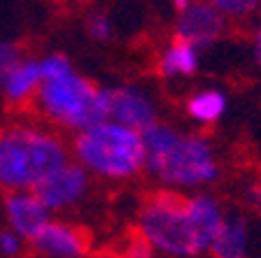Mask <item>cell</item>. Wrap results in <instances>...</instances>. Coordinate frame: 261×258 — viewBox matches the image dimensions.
<instances>
[{"label": "cell", "mask_w": 261, "mask_h": 258, "mask_svg": "<svg viewBox=\"0 0 261 258\" xmlns=\"http://www.w3.org/2000/svg\"><path fill=\"white\" fill-rule=\"evenodd\" d=\"M3 216H5V226L12 228L14 233L31 242L44 228L51 214L40 203L35 191H14V193L3 195Z\"/></svg>", "instance_id": "30bf717a"}, {"label": "cell", "mask_w": 261, "mask_h": 258, "mask_svg": "<svg viewBox=\"0 0 261 258\" xmlns=\"http://www.w3.org/2000/svg\"><path fill=\"white\" fill-rule=\"evenodd\" d=\"M91 258H119V253H96Z\"/></svg>", "instance_id": "603a6c76"}, {"label": "cell", "mask_w": 261, "mask_h": 258, "mask_svg": "<svg viewBox=\"0 0 261 258\" xmlns=\"http://www.w3.org/2000/svg\"><path fill=\"white\" fill-rule=\"evenodd\" d=\"M207 3H210L224 19H226V16H231V19H243V16L256 12L261 5V0H207Z\"/></svg>", "instance_id": "9a60e30c"}, {"label": "cell", "mask_w": 261, "mask_h": 258, "mask_svg": "<svg viewBox=\"0 0 261 258\" xmlns=\"http://www.w3.org/2000/svg\"><path fill=\"white\" fill-rule=\"evenodd\" d=\"M91 175L70 158L35 188V195L51 216L63 214V212L75 210L77 205L84 203V198L91 191Z\"/></svg>", "instance_id": "8992f818"}, {"label": "cell", "mask_w": 261, "mask_h": 258, "mask_svg": "<svg viewBox=\"0 0 261 258\" xmlns=\"http://www.w3.org/2000/svg\"><path fill=\"white\" fill-rule=\"evenodd\" d=\"M191 3H194V0H173V7H175V12H177V14H182V12H185Z\"/></svg>", "instance_id": "44dd1931"}, {"label": "cell", "mask_w": 261, "mask_h": 258, "mask_svg": "<svg viewBox=\"0 0 261 258\" xmlns=\"http://www.w3.org/2000/svg\"><path fill=\"white\" fill-rule=\"evenodd\" d=\"M31 109L49 128L75 135L105 119L103 86H96L72 68L59 77L42 79Z\"/></svg>", "instance_id": "5b68a950"}, {"label": "cell", "mask_w": 261, "mask_h": 258, "mask_svg": "<svg viewBox=\"0 0 261 258\" xmlns=\"http://www.w3.org/2000/svg\"><path fill=\"white\" fill-rule=\"evenodd\" d=\"M247 203H250V207H254L256 212H261V184H254V186L247 191Z\"/></svg>", "instance_id": "ffe728a7"}, {"label": "cell", "mask_w": 261, "mask_h": 258, "mask_svg": "<svg viewBox=\"0 0 261 258\" xmlns=\"http://www.w3.org/2000/svg\"><path fill=\"white\" fill-rule=\"evenodd\" d=\"M28 242L12 228H0V258H19L26 251Z\"/></svg>", "instance_id": "e0dca14e"}, {"label": "cell", "mask_w": 261, "mask_h": 258, "mask_svg": "<svg viewBox=\"0 0 261 258\" xmlns=\"http://www.w3.org/2000/svg\"><path fill=\"white\" fill-rule=\"evenodd\" d=\"M40 84H42V72H40L38 59H21L5 75L0 84V96L10 107L31 109L33 100L40 91Z\"/></svg>", "instance_id": "8fae6325"}, {"label": "cell", "mask_w": 261, "mask_h": 258, "mask_svg": "<svg viewBox=\"0 0 261 258\" xmlns=\"http://www.w3.org/2000/svg\"><path fill=\"white\" fill-rule=\"evenodd\" d=\"M254 47H256V56H259V61H261V26H259V31H256V40H254Z\"/></svg>", "instance_id": "7402d4cb"}, {"label": "cell", "mask_w": 261, "mask_h": 258, "mask_svg": "<svg viewBox=\"0 0 261 258\" xmlns=\"http://www.w3.org/2000/svg\"><path fill=\"white\" fill-rule=\"evenodd\" d=\"M226 109V98L219 91H201L187 100V112L198 124H215Z\"/></svg>", "instance_id": "5bb4252c"}, {"label": "cell", "mask_w": 261, "mask_h": 258, "mask_svg": "<svg viewBox=\"0 0 261 258\" xmlns=\"http://www.w3.org/2000/svg\"><path fill=\"white\" fill-rule=\"evenodd\" d=\"M28 247L40 258H87L91 251V237L77 223L51 216Z\"/></svg>", "instance_id": "ba28073f"}, {"label": "cell", "mask_w": 261, "mask_h": 258, "mask_svg": "<svg viewBox=\"0 0 261 258\" xmlns=\"http://www.w3.org/2000/svg\"><path fill=\"white\" fill-rule=\"evenodd\" d=\"M198 68V49L173 40L159 59V72L163 77H189Z\"/></svg>", "instance_id": "4fadbf2b"}, {"label": "cell", "mask_w": 261, "mask_h": 258, "mask_svg": "<svg viewBox=\"0 0 261 258\" xmlns=\"http://www.w3.org/2000/svg\"><path fill=\"white\" fill-rule=\"evenodd\" d=\"M250 249V226L240 216H224L207 251L215 258H245Z\"/></svg>", "instance_id": "7c38bea8"}, {"label": "cell", "mask_w": 261, "mask_h": 258, "mask_svg": "<svg viewBox=\"0 0 261 258\" xmlns=\"http://www.w3.org/2000/svg\"><path fill=\"white\" fill-rule=\"evenodd\" d=\"M87 35L96 42H108L114 35V26L110 21V16L103 14V12H93L87 19Z\"/></svg>", "instance_id": "2e32d148"}, {"label": "cell", "mask_w": 261, "mask_h": 258, "mask_svg": "<svg viewBox=\"0 0 261 258\" xmlns=\"http://www.w3.org/2000/svg\"><path fill=\"white\" fill-rule=\"evenodd\" d=\"M21 59L23 56H21L19 44L12 42V40H7V38H0V84H3V79H5L7 72H10Z\"/></svg>", "instance_id": "ac0fdd59"}, {"label": "cell", "mask_w": 261, "mask_h": 258, "mask_svg": "<svg viewBox=\"0 0 261 258\" xmlns=\"http://www.w3.org/2000/svg\"><path fill=\"white\" fill-rule=\"evenodd\" d=\"M119 258H154V249L147 244V240H142L140 235H133L128 237L124 251L119 253Z\"/></svg>", "instance_id": "d6986e66"}, {"label": "cell", "mask_w": 261, "mask_h": 258, "mask_svg": "<svg viewBox=\"0 0 261 258\" xmlns=\"http://www.w3.org/2000/svg\"><path fill=\"white\" fill-rule=\"evenodd\" d=\"M68 145L72 161L105 182H124L145 170L142 133L108 119L75 133Z\"/></svg>", "instance_id": "277c9868"}, {"label": "cell", "mask_w": 261, "mask_h": 258, "mask_svg": "<svg viewBox=\"0 0 261 258\" xmlns=\"http://www.w3.org/2000/svg\"><path fill=\"white\" fill-rule=\"evenodd\" d=\"M145 170L170 188H194L219 177V161L212 145L201 135H185L168 124L142 133Z\"/></svg>", "instance_id": "3957f363"}, {"label": "cell", "mask_w": 261, "mask_h": 258, "mask_svg": "<svg viewBox=\"0 0 261 258\" xmlns=\"http://www.w3.org/2000/svg\"><path fill=\"white\" fill-rule=\"evenodd\" d=\"M70 161V145L59 130L38 119H16L0 126V191H35Z\"/></svg>", "instance_id": "7a4b0ae2"}, {"label": "cell", "mask_w": 261, "mask_h": 258, "mask_svg": "<svg viewBox=\"0 0 261 258\" xmlns=\"http://www.w3.org/2000/svg\"><path fill=\"white\" fill-rule=\"evenodd\" d=\"M222 221L224 212L212 195L156 191L140 205L136 233L154 251L191 258L210 249Z\"/></svg>", "instance_id": "6da1fadb"}, {"label": "cell", "mask_w": 261, "mask_h": 258, "mask_svg": "<svg viewBox=\"0 0 261 258\" xmlns=\"http://www.w3.org/2000/svg\"><path fill=\"white\" fill-rule=\"evenodd\" d=\"M103 112L108 121L145 133L156 124V107L138 86H103Z\"/></svg>", "instance_id": "52a82bcc"}, {"label": "cell", "mask_w": 261, "mask_h": 258, "mask_svg": "<svg viewBox=\"0 0 261 258\" xmlns=\"http://www.w3.org/2000/svg\"><path fill=\"white\" fill-rule=\"evenodd\" d=\"M224 26L226 19L207 0H194L175 23V40L191 44L194 49H203L219 40Z\"/></svg>", "instance_id": "9c48e42d"}]
</instances>
